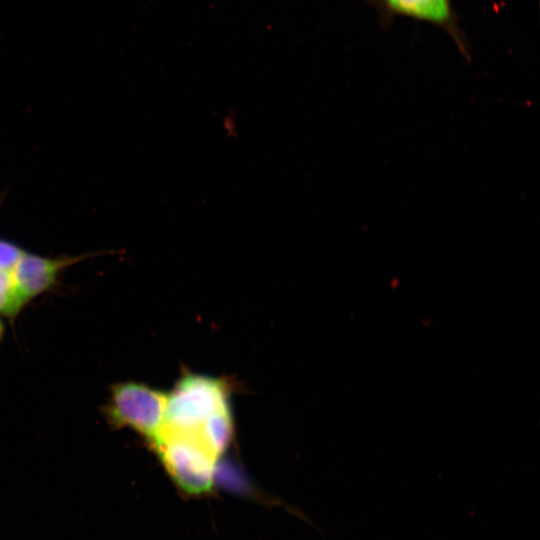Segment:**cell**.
<instances>
[{
    "mask_svg": "<svg viewBox=\"0 0 540 540\" xmlns=\"http://www.w3.org/2000/svg\"><path fill=\"white\" fill-rule=\"evenodd\" d=\"M151 445L182 495L198 498L214 491L219 460L205 448L195 433L161 430Z\"/></svg>",
    "mask_w": 540,
    "mask_h": 540,
    "instance_id": "obj_1",
    "label": "cell"
},
{
    "mask_svg": "<svg viewBox=\"0 0 540 540\" xmlns=\"http://www.w3.org/2000/svg\"><path fill=\"white\" fill-rule=\"evenodd\" d=\"M198 439L218 460L227 450L233 435L230 407L209 415L195 432Z\"/></svg>",
    "mask_w": 540,
    "mask_h": 540,
    "instance_id": "obj_6",
    "label": "cell"
},
{
    "mask_svg": "<svg viewBox=\"0 0 540 540\" xmlns=\"http://www.w3.org/2000/svg\"><path fill=\"white\" fill-rule=\"evenodd\" d=\"M378 2L389 15L410 17L442 27L451 34L459 46L462 45L450 0H378Z\"/></svg>",
    "mask_w": 540,
    "mask_h": 540,
    "instance_id": "obj_5",
    "label": "cell"
},
{
    "mask_svg": "<svg viewBox=\"0 0 540 540\" xmlns=\"http://www.w3.org/2000/svg\"><path fill=\"white\" fill-rule=\"evenodd\" d=\"M2 335H3V325L0 322V339L2 338Z\"/></svg>",
    "mask_w": 540,
    "mask_h": 540,
    "instance_id": "obj_9",
    "label": "cell"
},
{
    "mask_svg": "<svg viewBox=\"0 0 540 540\" xmlns=\"http://www.w3.org/2000/svg\"><path fill=\"white\" fill-rule=\"evenodd\" d=\"M0 312L14 317V288L10 271L0 270Z\"/></svg>",
    "mask_w": 540,
    "mask_h": 540,
    "instance_id": "obj_7",
    "label": "cell"
},
{
    "mask_svg": "<svg viewBox=\"0 0 540 540\" xmlns=\"http://www.w3.org/2000/svg\"><path fill=\"white\" fill-rule=\"evenodd\" d=\"M229 407L228 384L205 375H184L170 394L161 430L195 433L213 412Z\"/></svg>",
    "mask_w": 540,
    "mask_h": 540,
    "instance_id": "obj_2",
    "label": "cell"
},
{
    "mask_svg": "<svg viewBox=\"0 0 540 540\" xmlns=\"http://www.w3.org/2000/svg\"><path fill=\"white\" fill-rule=\"evenodd\" d=\"M167 394L136 382L116 384L107 408L110 422L128 427L150 443L158 436L164 421Z\"/></svg>",
    "mask_w": 540,
    "mask_h": 540,
    "instance_id": "obj_3",
    "label": "cell"
},
{
    "mask_svg": "<svg viewBox=\"0 0 540 540\" xmlns=\"http://www.w3.org/2000/svg\"><path fill=\"white\" fill-rule=\"evenodd\" d=\"M23 253L19 247L0 240V270L10 271Z\"/></svg>",
    "mask_w": 540,
    "mask_h": 540,
    "instance_id": "obj_8",
    "label": "cell"
},
{
    "mask_svg": "<svg viewBox=\"0 0 540 540\" xmlns=\"http://www.w3.org/2000/svg\"><path fill=\"white\" fill-rule=\"evenodd\" d=\"M69 259H49L24 252L10 275L14 288V314L54 284Z\"/></svg>",
    "mask_w": 540,
    "mask_h": 540,
    "instance_id": "obj_4",
    "label": "cell"
}]
</instances>
